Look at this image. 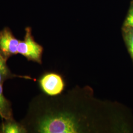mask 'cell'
Returning a JSON list of instances; mask_svg holds the SVG:
<instances>
[{"label": "cell", "mask_w": 133, "mask_h": 133, "mask_svg": "<svg viewBox=\"0 0 133 133\" xmlns=\"http://www.w3.org/2000/svg\"><path fill=\"white\" fill-rule=\"evenodd\" d=\"M37 131L43 133H74L79 131L76 119L70 114L47 115L38 121Z\"/></svg>", "instance_id": "obj_1"}, {"label": "cell", "mask_w": 133, "mask_h": 133, "mask_svg": "<svg viewBox=\"0 0 133 133\" xmlns=\"http://www.w3.org/2000/svg\"><path fill=\"white\" fill-rule=\"evenodd\" d=\"M25 35L23 41H20L18 46V53L22 55L29 61L38 63H42L43 48L36 43L32 35L31 29H25Z\"/></svg>", "instance_id": "obj_2"}, {"label": "cell", "mask_w": 133, "mask_h": 133, "mask_svg": "<svg viewBox=\"0 0 133 133\" xmlns=\"http://www.w3.org/2000/svg\"><path fill=\"white\" fill-rule=\"evenodd\" d=\"M20 41L9 28L6 27L0 31V51L6 59L18 54Z\"/></svg>", "instance_id": "obj_3"}, {"label": "cell", "mask_w": 133, "mask_h": 133, "mask_svg": "<svg viewBox=\"0 0 133 133\" xmlns=\"http://www.w3.org/2000/svg\"><path fill=\"white\" fill-rule=\"evenodd\" d=\"M39 85L43 91L49 96L60 94L64 88V83L61 76L53 72L43 76L39 80Z\"/></svg>", "instance_id": "obj_4"}, {"label": "cell", "mask_w": 133, "mask_h": 133, "mask_svg": "<svg viewBox=\"0 0 133 133\" xmlns=\"http://www.w3.org/2000/svg\"><path fill=\"white\" fill-rule=\"evenodd\" d=\"M6 59L0 51V85H3L5 81L15 77H20L27 79H33L30 76H18L14 74L10 71L6 65Z\"/></svg>", "instance_id": "obj_5"}, {"label": "cell", "mask_w": 133, "mask_h": 133, "mask_svg": "<svg viewBox=\"0 0 133 133\" xmlns=\"http://www.w3.org/2000/svg\"><path fill=\"white\" fill-rule=\"evenodd\" d=\"M27 131L24 126L17 123L14 118L6 120L0 127V133H25Z\"/></svg>", "instance_id": "obj_6"}, {"label": "cell", "mask_w": 133, "mask_h": 133, "mask_svg": "<svg viewBox=\"0 0 133 133\" xmlns=\"http://www.w3.org/2000/svg\"><path fill=\"white\" fill-rule=\"evenodd\" d=\"M0 116L5 120L13 118L11 104L3 94L2 85H0Z\"/></svg>", "instance_id": "obj_7"}, {"label": "cell", "mask_w": 133, "mask_h": 133, "mask_svg": "<svg viewBox=\"0 0 133 133\" xmlns=\"http://www.w3.org/2000/svg\"><path fill=\"white\" fill-rule=\"evenodd\" d=\"M128 28L129 30L126 32L125 36L126 41L128 46L130 52L133 59V29L130 28Z\"/></svg>", "instance_id": "obj_8"}, {"label": "cell", "mask_w": 133, "mask_h": 133, "mask_svg": "<svg viewBox=\"0 0 133 133\" xmlns=\"http://www.w3.org/2000/svg\"><path fill=\"white\" fill-rule=\"evenodd\" d=\"M125 26L126 27L133 29V7H132L129 10L125 22Z\"/></svg>", "instance_id": "obj_9"}]
</instances>
